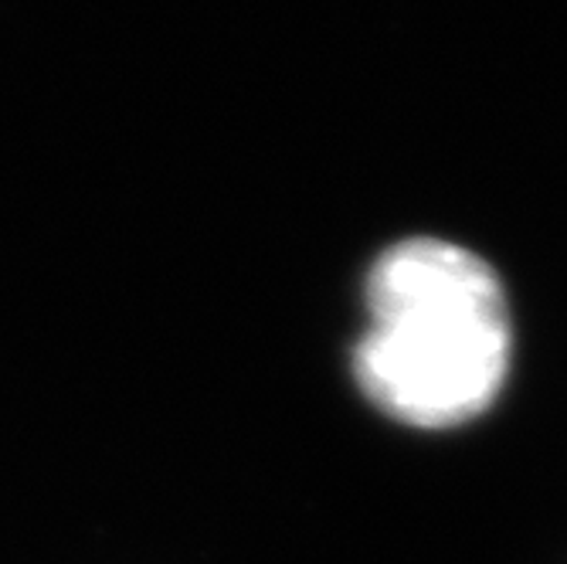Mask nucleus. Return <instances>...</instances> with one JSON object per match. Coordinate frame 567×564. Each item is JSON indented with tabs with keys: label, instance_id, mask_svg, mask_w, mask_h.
<instances>
[{
	"label": "nucleus",
	"instance_id": "f257e3e1",
	"mask_svg": "<svg viewBox=\"0 0 567 564\" xmlns=\"http://www.w3.org/2000/svg\"><path fill=\"white\" fill-rule=\"evenodd\" d=\"M364 302L353 378L384 416L449 429L496 401L509 371V306L476 252L429 235L404 238L378 255Z\"/></svg>",
	"mask_w": 567,
	"mask_h": 564
}]
</instances>
